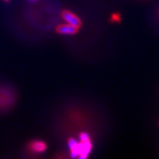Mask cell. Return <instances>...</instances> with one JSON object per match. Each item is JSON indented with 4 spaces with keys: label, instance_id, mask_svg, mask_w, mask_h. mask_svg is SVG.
I'll list each match as a JSON object with an SVG mask.
<instances>
[{
    "label": "cell",
    "instance_id": "obj_3",
    "mask_svg": "<svg viewBox=\"0 0 159 159\" xmlns=\"http://www.w3.org/2000/svg\"><path fill=\"white\" fill-rule=\"evenodd\" d=\"M91 148H92V145H91L90 139L79 143V158H86L90 152Z\"/></svg>",
    "mask_w": 159,
    "mask_h": 159
},
{
    "label": "cell",
    "instance_id": "obj_4",
    "mask_svg": "<svg viewBox=\"0 0 159 159\" xmlns=\"http://www.w3.org/2000/svg\"><path fill=\"white\" fill-rule=\"evenodd\" d=\"M30 150L35 153H41L47 150V144L43 141L35 140L30 142L28 145Z\"/></svg>",
    "mask_w": 159,
    "mask_h": 159
},
{
    "label": "cell",
    "instance_id": "obj_6",
    "mask_svg": "<svg viewBox=\"0 0 159 159\" xmlns=\"http://www.w3.org/2000/svg\"><path fill=\"white\" fill-rule=\"evenodd\" d=\"M121 21V16L118 13H113L111 18V21L114 23H119Z\"/></svg>",
    "mask_w": 159,
    "mask_h": 159
},
{
    "label": "cell",
    "instance_id": "obj_2",
    "mask_svg": "<svg viewBox=\"0 0 159 159\" xmlns=\"http://www.w3.org/2000/svg\"><path fill=\"white\" fill-rule=\"evenodd\" d=\"M61 16H62L63 19H64L67 23L74 26V27H77V28H80V27H81V25H82V21L80 19V18L78 16H77L75 14H74L72 12L65 10V11H63L62 12Z\"/></svg>",
    "mask_w": 159,
    "mask_h": 159
},
{
    "label": "cell",
    "instance_id": "obj_8",
    "mask_svg": "<svg viewBox=\"0 0 159 159\" xmlns=\"http://www.w3.org/2000/svg\"><path fill=\"white\" fill-rule=\"evenodd\" d=\"M80 142H84V141L89 140V136L85 133H81L80 134Z\"/></svg>",
    "mask_w": 159,
    "mask_h": 159
},
{
    "label": "cell",
    "instance_id": "obj_10",
    "mask_svg": "<svg viewBox=\"0 0 159 159\" xmlns=\"http://www.w3.org/2000/svg\"><path fill=\"white\" fill-rule=\"evenodd\" d=\"M32 1H37V0H32Z\"/></svg>",
    "mask_w": 159,
    "mask_h": 159
},
{
    "label": "cell",
    "instance_id": "obj_1",
    "mask_svg": "<svg viewBox=\"0 0 159 159\" xmlns=\"http://www.w3.org/2000/svg\"><path fill=\"white\" fill-rule=\"evenodd\" d=\"M14 102V95L11 90L0 88V108H6Z\"/></svg>",
    "mask_w": 159,
    "mask_h": 159
},
{
    "label": "cell",
    "instance_id": "obj_7",
    "mask_svg": "<svg viewBox=\"0 0 159 159\" xmlns=\"http://www.w3.org/2000/svg\"><path fill=\"white\" fill-rule=\"evenodd\" d=\"M77 144H78V143H77V141L74 139H70L69 140V148H70V150L75 148V147L77 146Z\"/></svg>",
    "mask_w": 159,
    "mask_h": 159
},
{
    "label": "cell",
    "instance_id": "obj_9",
    "mask_svg": "<svg viewBox=\"0 0 159 159\" xmlns=\"http://www.w3.org/2000/svg\"><path fill=\"white\" fill-rule=\"evenodd\" d=\"M4 2H9L10 1H11V0H3Z\"/></svg>",
    "mask_w": 159,
    "mask_h": 159
},
{
    "label": "cell",
    "instance_id": "obj_5",
    "mask_svg": "<svg viewBox=\"0 0 159 159\" xmlns=\"http://www.w3.org/2000/svg\"><path fill=\"white\" fill-rule=\"evenodd\" d=\"M78 28L71 25H60L57 27L56 31L59 34L74 35L77 33Z\"/></svg>",
    "mask_w": 159,
    "mask_h": 159
}]
</instances>
